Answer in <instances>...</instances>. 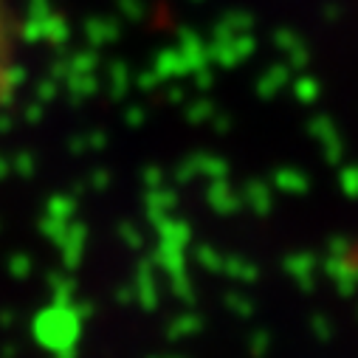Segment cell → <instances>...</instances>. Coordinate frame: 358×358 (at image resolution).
Returning <instances> with one entry per match:
<instances>
[{"mask_svg": "<svg viewBox=\"0 0 358 358\" xmlns=\"http://www.w3.org/2000/svg\"><path fill=\"white\" fill-rule=\"evenodd\" d=\"M12 85H15V34H12L9 3L0 0V105L9 99Z\"/></svg>", "mask_w": 358, "mask_h": 358, "instance_id": "obj_1", "label": "cell"}]
</instances>
